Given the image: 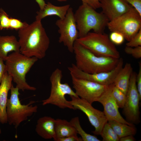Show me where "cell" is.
<instances>
[{
    "mask_svg": "<svg viewBox=\"0 0 141 141\" xmlns=\"http://www.w3.org/2000/svg\"><path fill=\"white\" fill-rule=\"evenodd\" d=\"M20 52L28 57L42 59L46 56L50 39L41 22L37 20L18 30Z\"/></svg>",
    "mask_w": 141,
    "mask_h": 141,
    "instance_id": "1",
    "label": "cell"
},
{
    "mask_svg": "<svg viewBox=\"0 0 141 141\" xmlns=\"http://www.w3.org/2000/svg\"><path fill=\"white\" fill-rule=\"evenodd\" d=\"M75 66L86 73H95L109 71L115 68L119 60L95 55L76 40L73 46Z\"/></svg>",
    "mask_w": 141,
    "mask_h": 141,
    "instance_id": "2",
    "label": "cell"
},
{
    "mask_svg": "<svg viewBox=\"0 0 141 141\" xmlns=\"http://www.w3.org/2000/svg\"><path fill=\"white\" fill-rule=\"evenodd\" d=\"M74 16L79 38L84 37L91 30L95 32L103 33L109 21L102 12H97L91 7L83 3L74 13Z\"/></svg>",
    "mask_w": 141,
    "mask_h": 141,
    "instance_id": "3",
    "label": "cell"
},
{
    "mask_svg": "<svg viewBox=\"0 0 141 141\" xmlns=\"http://www.w3.org/2000/svg\"><path fill=\"white\" fill-rule=\"evenodd\" d=\"M38 60L35 57H28L20 52H13L7 57L5 61L7 72L19 90L23 91L36 90L35 87L26 82V76Z\"/></svg>",
    "mask_w": 141,
    "mask_h": 141,
    "instance_id": "4",
    "label": "cell"
},
{
    "mask_svg": "<svg viewBox=\"0 0 141 141\" xmlns=\"http://www.w3.org/2000/svg\"><path fill=\"white\" fill-rule=\"evenodd\" d=\"M10 90V96L7 100L6 105V115L7 122L17 128L22 122L27 120L37 111V105H33L35 102L31 101L25 105L21 103L19 100V89L12 85Z\"/></svg>",
    "mask_w": 141,
    "mask_h": 141,
    "instance_id": "5",
    "label": "cell"
},
{
    "mask_svg": "<svg viewBox=\"0 0 141 141\" xmlns=\"http://www.w3.org/2000/svg\"><path fill=\"white\" fill-rule=\"evenodd\" d=\"M80 44L96 55L119 59L120 54L107 34L89 32L76 40Z\"/></svg>",
    "mask_w": 141,
    "mask_h": 141,
    "instance_id": "6",
    "label": "cell"
},
{
    "mask_svg": "<svg viewBox=\"0 0 141 141\" xmlns=\"http://www.w3.org/2000/svg\"><path fill=\"white\" fill-rule=\"evenodd\" d=\"M62 77V71L58 68L52 72L50 78L51 84L50 94L48 98L42 101V105L51 104L61 109L74 110L70 101L67 100L65 96L68 95L77 97H79L68 83H61Z\"/></svg>",
    "mask_w": 141,
    "mask_h": 141,
    "instance_id": "7",
    "label": "cell"
},
{
    "mask_svg": "<svg viewBox=\"0 0 141 141\" xmlns=\"http://www.w3.org/2000/svg\"><path fill=\"white\" fill-rule=\"evenodd\" d=\"M107 26L111 32L121 33L128 42L141 29V16L132 7L125 13L109 21Z\"/></svg>",
    "mask_w": 141,
    "mask_h": 141,
    "instance_id": "8",
    "label": "cell"
},
{
    "mask_svg": "<svg viewBox=\"0 0 141 141\" xmlns=\"http://www.w3.org/2000/svg\"><path fill=\"white\" fill-rule=\"evenodd\" d=\"M55 24L60 34L58 42L62 43L70 52H73L74 43L79 38V34L73 8L70 7L64 18L57 20Z\"/></svg>",
    "mask_w": 141,
    "mask_h": 141,
    "instance_id": "9",
    "label": "cell"
},
{
    "mask_svg": "<svg viewBox=\"0 0 141 141\" xmlns=\"http://www.w3.org/2000/svg\"><path fill=\"white\" fill-rule=\"evenodd\" d=\"M137 74L135 72L132 73L123 108V113L126 121L133 125L138 124L140 122L139 103L141 97L137 87Z\"/></svg>",
    "mask_w": 141,
    "mask_h": 141,
    "instance_id": "10",
    "label": "cell"
},
{
    "mask_svg": "<svg viewBox=\"0 0 141 141\" xmlns=\"http://www.w3.org/2000/svg\"><path fill=\"white\" fill-rule=\"evenodd\" d=\"M70 96L71 99L70 103L74 110L78 109L84 113L95 128V130L92 132L95 135H100L104 125L108 121L103 112L94 108L92 104L79 97Z\"/></svg>",
    "mask_w": 141,
    "mask_h": 141,
    "instance_id": "11",
    "label": "cell"
},
{
    "mask_svg": "<svg viewBox=\"0 0 141 141\" xmlns=\"http://www.w3.org/2000/svg\"><path fill=\"white\" fill-rule=\"evenodd\" d=\"M71 77L73 87L76 95L91 104L97 101L109 86L84 79Z\"/></svg>",
    "mask_w": 141,
    "mask_h": 141,
    "instance_id": "12",
    "label": "cell"
},
{
    "mask_svg": "<svg viewBox=\"0 0 141 141\" xmlns=\"http://www.w3.org/2000/svg\"><path fill=\"white\" fill-rule=\"evenodd\" d=\"M123 60L120 58L116 67L108 72L95 73L84 72L78 69L75 64H72L68 68L71 77L84 79L105 85H109L114 83L118 73L123 67Z\"/></svg>",
    "mask_w": 141,
    "mask_h": 141,
    "instance_id": "13",
    "label": "cell"
},
{
    "mask_svg": "<svg viewBox=\"0 0 141 141\" xmlns=\"http://www.w3.org/2000/svg\"><path fill=\"white\" fill-rule=\"evenodd\" d=\"M114 83L109 85L97 101L100 103L104 108L103 111L108 121L114 120L130 125H134L124 119L120 113L118 107L112 94V90Z\"/></svg>",
    "mask_w": 141,
    "mask_h": 141,
    "instance_id": "14",
    "label": "cell"
},
{
    "mask_svg": "<svg viewBox=\"0 0 141 141\" xmlns=\"http://www.w3.org/2000/svg\"><path fill=\"white\" fill-rule=\"evenodd\" d=\"M102 12L109 21L125 13L132 7L124 0H99Z\"/></svg>",
    "mask_w": 141,
    "mask_h": 141,
    "instance_id": "15",
    "label": "cell"
},
{
    "mask_svg": "<svg viewBox=\"0 0 141 141\" xmlns=\"http://www.w3.org/2000/svg\"><path fill=\"white\" fill-rule=\"evenodd\" d=\"M12 78L7 72L4 74L0 84V118L2 124L7 123L6 105L8 92L13 84Z\"/></svg>",
    "mask_w": 141,
    "mask_h": 141,
    "instance_id": "16",
    "label": "cell"
},
{
    "mask_svg": "<svg viewBox=\"0 0 141 141\" xmlns=\"http://www.w3.org/2000/svg\"><path fill=\"white\" fill-rule=\"evenodd\" d=\"M55 120L50 116H44L38 120L35 131L37 134L45 139H56Z\"/></svg>",
    "mask_w": 141,
    "mask_h": 141,
    "instance_id": "17",
    "label": "cell"
},
{
    "mask_svg": "<svg viewBox=\"0 0 141 141\" xmlns=\"http://www.w3.org/2000/svg\"><path fill=\"white\" fill-rule=\"evenodd\" d=\"M70 7L69 4L58 6L48 2L42 10H40L37 12L36 20H41L46 16L52 15L57 16L60 19H63Z\"/></svg>",
    "mask_w": 141,
    "mask_h": 141,
    "instance_id": "18",
    "label": "cell"
},
{
    "mask_svg": "<svg viewBox=\"0 0 141 141\" xmlns=\"http://www.w3.org/2000/svg\"><path fill=\"white\" fill-rule=\"evenodd\" d=\"M133 72L131 64L126 63L118 73L114 82V86L126 95Z\"/></svg>",
    "mask_w": 141,
    "mask_h": 141,
    "instance_id": "19",
    "label": "cell"
},
{
    "mask_svg": "<svg viewBox=\"0 0 141 141\" xmlns=\"http://www.w3.org/2000/svg\"><path fill=\"white\" fill-rule=\"evenodd\" d=\"M20 52V46L13 35L0 36V58L5 61L10 52Z\"/></svg>",
    "mask_w": 141,
    "mask_h": 141,
    "instance_id": "20",
    "label": "cell"
},
{
    "mask_svg": "<svg viewBox=\"0 0 141 141\" xmlns=\"http://www.w3.org/2000/svg\"><path fill=\"white\" fill-rule=\"evenodd\" d=\"M55 141L57 138L77 135L76 129L70 122L64 119H57L55 120Z\"/></svg>",
    "mask_w": 141,
    "mask_h": 141,
    "instance_id": "21",
    "label": "cell"
},
{
    "mask_svg": "<svg viewBox=\"0 0 141 141\" xmlns=\"http://www.w3.org/2000/svg\"><path fill=\"white\" fill-rule=\"evenodd\" d=\"M108 122L119 139L128 135L134 136L136 133L137 129L134 125H130L114 120H109Z\"/></svg>",
    "mask_w": 141,
    "mask_h": 141,
    "instance_id": "22",
    "label": "cell"
},
{
    "mask_svg": "<svg viewBox=\"0 0 141 141\" xmlns=\"http://www.w3.org/2000/svg\"><path fill=\"white\" fill-rule=\"evenodd\" d=\"M76 129L77 134H79L83 141H100L97 137L87 133L84 131L80 125L79 118L74 117L70 121Z\"/></svg>",
    "mask_w": 141,
    "mask_h": 141,
    "instance_id": "23",
    "label": "cell"
},
{
    "mask_svg": "<svg viewBox=\"0 0 141 141\" xmlns=\"http://www.w3.org/2000/svg\"><path fill=\"white\" fill-rule=\"evenodd\" d=\"M100 135L103 141H119V138L108 122L104 125Z\"/></svg>",
    "mask_w": 141,
    "mask_h": 141,
    "instance_id": "24",
    "label": "cell"
},
{
    "mask_svg": "<svg viewBox=\"0 0 141 141\" xmlns=\"http://www.w3.org/2000/svg\"><path fill=\"white\" fill-rule=\"evenodd\" d=\"M112 94L119 108H123L126 101V95L115 86L114 84L112 87Z\"/></svg>",
    "mask_w": 141,
    "mask_h": 141,
    "instance_id": "25",
    "label": "cell"
},
{
    "mask_svg": "<svg viewBox=\"0 0 141 141\" xmlns=\"http://www.w3.org/2000/svg\"><path fill=\"white\" fill-rule=\"evenodd\" d=\"M10 18L2 8H0V30L9 29Z\"/></svg>",
    "mask_w": 141,
    "mask_h": 141,
    "instance_id": "26",
    "label": "cell"
},
{
    "mask_svg": "<svg viewBox=\"0 0 141 141\" xmlns=\"http://www.w3.org/2000/svg\"><path fill=\"white\" fill-rule=\"evenodd\" d=\"M28 24L26 22H22L18 19L10 17L9 23V29L18 31L22 28Z\"/></svg>",
    "mask_w": 141,
    "mask_h": 141,
    "instance_id": "27",
    "label": "cell"
},
{
    "mask_svg": "<svg viewBox=\"0 0 141 141\" xmlns=\"http://www.w3.org/2000/svg\"><path fill=\"white\" fill-rule=\"evenodd\" d=\"M109 37L111 41L114 44L117 45L122 44L125 39L121 33L116 31L111 32Z\"/></svg>",
    "mask_w": 141,
    "mask_h": 141,
    "instance_id": "28",
    "label": "cell"
},
{
    "mask_svg": "<svg viewBox=\"0 0 141 141\" xmlns=\"http://www.w3.org/2000/svg\"><path fill=\"white\" fill-rule=\"evenodd\" d=\"M124 51L126 54L132 55L136 58L139 59L141 57V46L134 47L126 46Z\"/></svg>",
    "mask_w": 141,
    "mask_h": 141,
    "instance_id": "29",
    "label": "cell"
},
{
    "mask_svg": "<svg viewBox=\"0 0 141 141\" xmlns=\"http://www.w3.org/2000/svg\"><path fill=\"white\" fill-rule=\"evenodd\" d=\"M126 45L132 47L141 46V29L126 43Z\"/></svg>",
    "mask_w": 141,
    "mask_h": 141,
    "instance_id": "30",
    "label": "cell"
},
{
    "mask_svg": "<svg viewBox=\"0 0 141 141\" xmlns=\"http://www.w3.org/2000/svg\"><path fill=\"white\" fill-rule=\"evenodd\" d=\"M133 7L141 16V0H124Z\"/></svg>",
    "mask_w": 141,
    "mask_h": 141,
    "instance_id": "31",
    "label": "cell"
},
{
    "mask_svg": "<svg viewBox=\"0 0 141 141\" xmlns=\"http://www.w3.org/2000/svg\"><path fill=\"white\" fill-rule=\"evenodd\" d=\"M139 69L138 73L137 74L136 78V85L137 89L141 97V63L139 64Z\"/></svg>",
    "mask_w": 141,
    "mask_h": 141,
    "instance_id": "32",
    "label": "cell"
},
{
    "mask_svg": "<svg viewBox=\"0 0 141 141\" xmlns=\"http://www.w3.org/2000/svg\"><path fill=\"white\" fill-rule=\"evenodd\" d=\"M82 3H86L95 9L100 8L99 0H81Z\"/></svg>",
    "mask_w": 141,
    "mask_h": 141,
    "instance_id": "33",
    "label": "cell"
},
{
    "mask_svg": "<svg viewBox=\"0 0 141 141\" xmlns=\"http://www.w3.org/2000/svg\"><path fill=\"white\" fill-rule=\"evenodd\" d=\"M81 138L78 137L77 135L70 136L57 139L56 141H82Z\"/></svg>",
    "mask_w": 141,
    "mask_h": 141,
    "instance_id": "34",
    "label": "cell"
},
{
    "mask_svg": "<svg viewBox=\"0 0 141 141\" xmlns=\"http://www.w3.org/2000/svg\"><path fill=\"white\" fill-rule=\"evenodd\" d=\"M4 61L0 58V84L4 74L7 72L6 66Z\"/></svg>",
    "mask_w": 141,
    "mask_h": 141,
    "instance_id": "35",
    "label": "cell"
},
{
    "mask_svg": "<svg viewBox=\"0 0 141 141\" xmlns=\"http://www.w3.org/2000/svg\"><path fill=\"white\" fill-rule=\"evenodd\" d=\"M134 136L130 135L127 136L120 138V141H135L136 139L134 137Z\"/></svg>",
    "mask_w": 141,
    "mask_h": 141,
    "instance_id": "36",
    "label": "cell"
},
{
    "mask_svg": "<svg viewBox=\"0 0 141 141\" xmlns=\"http://www.w3.org/2000/svg\"><path fill=\"white\" fill-rule=\"evenodd\" d=\"M36 2L38 4L40 10H42L45 6L46 3L44 0H35Z\"/></svg>",
    "mask_w": 141,
    "mask_h": 141,
    "instance_id": "37",
    "label": "cell"
},
{
    "mask_svg": "<svg viewBox=\"0 0 141 141\" xmlns=\"http://www.w3.org/2000/svg\"><path fill=\"white\" fill-rule=\"evenodd\" d=\"M57 0L59 1H66L67 0Z\"/></svg>",
    "mask_w": 141,
    "mask_h": 141,
    "instance_id": "38",
    "label": "cell"
},
{
    "mask_svg": "<svg viewBox=\"0 0 141 141\" xmlns=\"http://www.w3.org/2000/svg\"><path fill=\"white\" fill-rule=\"evenodd\" d=\"M1 129L0 128V134H1Z\"/></svg>",
    "mask_w": 141,
    "mask_h": 141,
    "instance_id": "39",
    "label": "cell"
}]
</instances>
